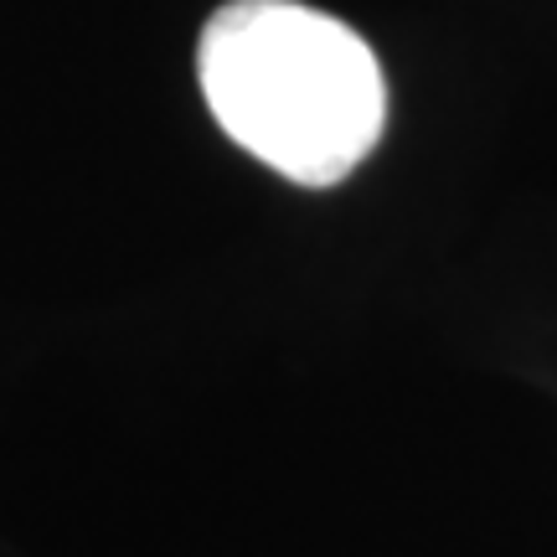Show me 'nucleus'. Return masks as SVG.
I'll use <instances>...</instances> for the list:
<instances>
[{"instance_id": "f257e3e1", "label": "nucleus", "mask_w": 557, "mask_h": 557, "mask_svg": "<svg viewBox=\"0 0 557 557\" xmlns=\"http://www.w3.org/2000/svg\"><path fill=\"white\" fill-rule=\"evenodd\" d=\"M201 99L295 186H336L377 150L387 83L346 21L299 0H227L197 41Z\"/></svg>"}]
</instances>
